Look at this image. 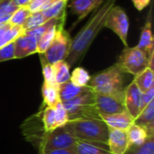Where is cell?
Instances as JSON below:
<instances>
[{
	"label": "cell",
	"mask_w": 154,
	"mask_h": 154,
	"mask_svg": "<svg viewBox=\"0 0 154 154\" xmlns=\"http://www.w3.org/2000/svg\"><path fill=\"white\" fill-rule=\"evenodd\" d=\"M42 122L43 125V131L45 133L51 132V131L55 130L56 128H58L57 123H56L54 107H51V106L45 107L44 111L42 112Z\"/></svg>",
	"instance_id": "28"
},
{
	"label": "cell",
	"mask_w": 154,
	"mask_h": 154,
	"mask_svg": "<svg viewBox=\"0 0 154 154\" xmlns=\"http://www.w3.org/2000/svg\"><path fill=\"white\" fill-rule=\"evenodd\" d=\"M73 149L76 154H111L106 143L77 140Z\"/></svg>",
	"instance_id": "16"
},
{
	"label": "cell",
	"mask_w": 154,
	"mask_h": 154,
	"mask_svg": "<svg viewBox=\"0 0 154 154\" xmlns=\"http://www.w3.org/2000/svg\"><path fill=\"white\" fill-rule=\"evenodd\" d=\"M125 154H154V136H150L142 145L129 146Z\"/></svg>",
	"instance_id": "29"
},
{
	"label": "cell",
	"mask_w": 154,
	"mask_h": 154,
	"mask_svg": "<svg viewBox=\"0 0 154 154\" xmlns=\"http://www.w3.org/2000/svg\"><path fill=\"white\" fill-rule=\"evenodd\" d=\"M63 127L69 134L78 140L107 144L108 127L101 118L71 120L68 121Z\"/></svg>",
	"instance_id": "2"
},
{
	"label": "cell",
	"mask_w": 154,
	"mask_h": 154,
	"mask_svg": "<svg viewBox=\"0 0 154 154\" xmlns=\"http://www.w3.org/2000/svg\"><path fill=\"white\" fill-rule=\"evenodd\" d=\"M58 88H59V96L61 102L68 101L78 97L87 88V87L76 86L70 80L59 85Z\"/></svg>",
	"instance_id": "20"
},
{
	"label": "cell",
	"mask_w": 154,
	"mask_h": 154,
	"mask_svg": "<svg viewBox=\"0 0 154 154\" xmlns=\"http://www.w3.org/2000/svg\"><path fill=\"white\" fill-rule=\"evenodd\" d=\"M100 117L107 127L112 129L126 131L134 124V118L127 111L112 115H100Z\"/></svg>",
	"instance_id": "14"
},
{
	"label": "cell",
	"mask_w": 154,
	"mask_h": 154,
	"mask_svg": "<svg viewBox=\"0 0 154 154\" xmlns=\"http://www.w3.org/2000/svg\"><path fill=\"white\" fill-rule=\"evenodd\" d=\"M134 124L145 130L148 136H154V100L147 105L134 120Z\"/></svg>",
	"instance_id": "15"
},
{
	"label": "cell",
	"mask_w": 154,
	"mask_h": 154,
	"mask_svg": "<svg viewBox=\"0 0 154 154\" xmlns=\"http://www.w3.org/2000/svg\"><path fill=\"white\" fill-rule=\"evenodd\" d=\"M127 138H128V144L129 146L133 145H142L149 137L147 133L143 128L139 125L133 124L127 130Z\"/></svg>",
	"instance_id": "22"
},
{
	"label": "cell",
	"mask_w": 154,
	"mask_h": 154,
	"mask_svg": "<svg viewBox=\"0 0 154 154\" xmlns=\"http://www.w3.org/2000/svg\"><path fill=\"white\" fill-rule=\"evenodd\" d=\"M152 10L149 13V16L145 22V24L142 28L141 36L138 44L136 45L139 49L143 50L149 56L154 51V41L152 32Z\"/></svg>",
	"instance_id": "18"
},
{
	"label": "cell",
	"mask_w": 154,
	"mask_h": 154,
	"mask_svg": "<svg viewBox=\"0 0 154 154\" xmlns=\"http://www.w3.org/2000/svg\"><path fill=\"white\" fill-rule=\"evenodd\" d=\"M116 0H105V2L94 11L88 23L77 33L71 41L69 52L65 60L69 67L74 66L80 61L89 47L105 27V23L111 8L115 5Z\"/></svg>",
	"instance_id": "1"
},
{
	"label": "cell",
	"mask_w": 154,
	"mask_h": 154,
	"mask_svg": "<svg viewBox=\"0 0 154 154\" xmlns=\"http://www.w3.org/2000/svg\"><path fill=\"white\" fill-rule=\"evenodd\" d=\"M105 27L112 30L122 41L125 47L128 46L129 18L125 11L118 5H114L107 15Z\"/></svg>",
	"instance_id": "8"
},
{
	"label": "cell",
	"mask_w": 154,
	"mask_h": 154,
	"mask_svg": "<svg viewBox=\"0 0 154 154\" xmlns=\"http://www.w3.org/2000/svg\"><path fill=\"white\" fill-rule=\"evenodd\" d=\"M56 84L59 86L70 79V67L65 60H60L53 64Z\"/></svg>",
	"instance_id": "24"
},
{
	"label": "cell",
	"mask_w": 154,
	"mask_h": 154,
	"mask_svg": "<svg viewBox=\"0 0 154 154\" xmlns=\"http://www.w3.org/2000/svg\"><path fill=\"white\" fill-rule=\"evenodd\" d=\"M40 60H41L42 68V75H43V79H44L43 82L46 84H50V85H57L55 81L53 65L48 63L45 60L42 54H40Z\"/></svg>",
	"instance_id": "31"
},
{
	"label": "cell",
	"mask_w": 154,
	"mask_h": 154,
	"mask_svg": "<svg viewBox=\"0 0 154 154\" xmlns=\"http://www.w3.org/2000/svg\"><path fill=\"white\" fill-rule=\"evenodd\" d=\"M125 72L116 63L90 78L88 87L95 93L114 95L124 92Z\"/></svg>",
	"instance_id": "3"
},
{
	"label": "cell",
	"mask_w": 154,
	"mask_h": 154,
	"mask_svg": "<svg viewBox=\"0 0 154 154\" xmlns=\"http://www.w3.org/2000/svg\"><path fill=\"white\" fill-rule=\"evenodd\" d=\"M55 111V117H56V123L57 127H63L69 121L68 115L66 112V109L63 106V104L61 101L58 102L54 106Z\"/></svg>",
	"instance_id": "33"
},
{
	"label": "cell",
	"mask_w": 154,
	"mask_h": 154,
	"mask_svg": "<svg viewBox=\"0 0 154 154\" xmlns=\"http://www.w3.org/2000/svg\"><path fill=\"white\" fill-rule=\"evenodd\" d=\"M66 21V16L60 17V18H55L51 24L48 27V29L43 32V34L39 38L37 42V53L39 54H43L50 45L51 44L57 32V27L60 23H65Z\"/></svg>",
	"instance_id": "17"
},
{
	"label": "cell",
	"mask_w": 154,
	"mask_h": 154,
	"mask_svg": "<svg viewBox=\"0 0 154 154\" xmlns=\"http://www.w3.org/2000/svg\"><path fill=\"white\" fill-rule=\"evenodd\" d=\"M15 59H23L37 53V38L24 32L14 41Z\"/></svg>",
	"instance_id": "10"
},
{
	"label": "cell",
	"mask_w": 154,
	"mask_h": 154,
	"mask_svg": "<svg viewBox=\"0 0 154 154\" xmlns=\"http://www.w3.org/2000/svg\"><path fill=\"white\" fill-rule=\"evenodd\" d=\"M48 21L49 20L44 16L42 11L33 12L28 16V18L26 19V21L24 22L22 27L23 28L24 31H30L44 24Z\"/></svg>",
	"instance_id": "26"
},
{
	"label": "cell",
	"mask_w": 154,
	"mask_h": 154,
	"mask_svg": "<svg viewBox=\"0 0 154 154\" xmlns=\"http://www.w3.org/2000/svg\"><path fill=\"white\" fill-rule=\"evenodd\" d=\"M96 108L100 115H112L126 111L125 93L114 95H101L95 93Z\"/></svg>",
	"instance_id": "9"
},
{
	"label": "cell",
	"mask_w": 154,
	"mask_h": 154,
	"mask_svg": "<svg viewBox=\"0 0 154 154\" xmlns=\"http://www.w3.org/2000/svg\"><path fill=\"white\" fill-rule=\"evenodd\" d=\"M105 0H70L68 5L71 12L77 15V22L72 25H77L79 22L84 20L89 14L97 9Z\"/></svg>",
	"instance_id": "12"
},
{
	"label": "cell",
	"mask_w": 154,
	"mask_h": 154,
	"mask_svg": "<svg viewBox=\"0 0 154 154\" xmlns=\"http://www.w3.org/2000/svg\"><path fill=\"white\" fill-rule=\"evenodd\" d=\"M42 93L43 103L47 106L53 107L58 102L60 101L58 85H50L43 82V85L42 87Z\"/></svg>",
	"instance_id": "23"
},
{
	"label": "cell",
	"mask_w": 154,
	"mask_h": 154,
	"mask_svg": "<svg viewBox=\"0 0 154 154\" xmlns=\"http://www.w3.org/2000/svg\"><path fill=\"white\" fill-rule=\"evenodd\" d=\"M59 1L60 0H32L29 4L26 5V6L29 8L31 13H33L38 11H43Z\"/></svg>",
	"instance_id": "32"
},
{
	"label": "cell",
	"mask_w": 154,
	"mask_h": 154,
	"mask_svg": "<svg viewBox=\"0 0 154 154\" xmlns=\"http://www.w3.org/2000/svg\"><path fill=\"white\" fill-rule=\"evenodd\" d=\"M107 146L111 154H125L129 147L126 131L108 128Z\"/></svg>",
	"instance_id": "13"
},
{
	"label": "cell",
	"mask_w": 154,
	"mask_h": 154,
	"mask_svg": "<svg viewBox=\"0 0 154 154\" xmlns=\"http://www.w3.org/2000/svg\"><path fill=\"white\" fill-rule=\"evenodd\" d=\"M1 1H2V0H0V2H1Z\"/></svg>",
	"instance_id": "39"
},
{
	"label": "cell",
	"mask_w": 154,
	"mask_h": 154,
	"mask_svg": "<svg viewBox=\"0 0 154 154\" xmlns=\"http://www.w3.org/2000/svg\"><path fill=\"white\" fill-rule=\"evenodd\" d=\"M142 93L147 91L154 87V71L152 69L147 67L144 70L134 77L133 80Z\"/></svg>",
	"instance_id": "21"
},
{
	"label": "cell",
	"mask_w": 154,
	"mask_h": 154,
	"mask_svg": "<svg viewBox=\"0 0 154 154\" xmlns=\"http://www.w3.org/2000/svg\"><path fill=\"white\" fill-rule=\"evenodd\" d=\"M31 11L29 10V8L26 5H23V6H19L11 15L10 19H9V23L11 24L14 25H17V26H23V24L24 23V22L26 21V19L28 18V16L31 14Z\"/></svg>",
	"instance_id": "30"
},
{
	"label": "cell",
	"mask_w": 154,
	"mask_h": 154,
	"mask_svg": "<svg viewBox=\"0 0 154 154\" xmlns=\"http://www.w3.org/2000/svg\"><path fill=\"white\" fill-rule=\"evenodd\" d=\"M65 23H61L57 27L56 35L48 48V50L42 54L45 60L53 65L60 60H65L71 46V37L68 31L64 28Z\"/></svg>",
	"instance_id": "6"
},
{
	"label": "cell",
	"mask_w": 154,
	"mask_h": 154,
	"mask_svg": "<svg viewBox=\"0 0 154 154\" xmlns=\"http://www.w3.org/2000/svg\"><path fill=\"white\" fill-rule=\"evenodd\" d=\"M25 31L22 26L11 24L9 22L0 25V48L13 42Z\"/></svg>",
	"instance_id": "19"
},
{
	"label": "cell",
	"mask_w": 154,
	"mask_h": 154,
	"mask_svg": "<svg viewBox=\"0 0 154 154\" xmlns=\"http://www.w3.org/2000/svg\"><path fill=\"white\" fill-rule=\"evenodd\" d=\"M39 154H76L75 151L73 148L71 149H66V150H54V151H51L48 152H39Z\"/></svg>",
	"instance_id": "37"
},
{
	"label": "cell",
	"mask_w": 154,
	"mask_h": 154,
	"mask_svg": "<svg viewBox=\"0 0 154 154\" xmlns=\"http://www.w3.org/2000/svg\"><path fill=\"white\" fill-rule=\"evenodd\" d=\"M15 59L14 42L0 48V62Z\"/></svg>",
	"instance_id": "34"
},
{
	"label": "cell",
	"mask_w": 154,
	"mask_h": 154,
	"mask_svg": "<svg viewBox=\"0 0 154 154\" xmlns=\"http://www.w3.org/2000/svg\"><path fill=\"white\" fill-rule=\"evenodd\" d=\"M32 0H14V4L17 6H23V5H26L27 4H29Z\"/></svg>",
	"instance_id": "38"
},
{
	"label": "cell",
	"mask_w": 154,
	"mask_h": 154,
	"mask_svg": "<svg viewBox=\"0 0 154 154\" xmlns=\"http://www.w3.org/2000/svg\"><path fill=\"white\" fill-rule=\"evenodd\" d=\"M91 76L82 67H77L73 69L72 73L70 74V81L79 87H88V82L90 80Z\"/></svg>",
	"instance_id": "27"
},
{
	"label": "cell",
	"mask_w": 154,
	"mask_h": 154,
	"mask_svg": "<svg viewBox=\"0 0 154 154\" xmlns=\"http://www.w3.org/2000/svg\"><path fill=\"white\" fill-rule=\"evenodd\" d=\"M77 140L64 127H58L51 132L42 134L39 143V152L44 153L54 150L71 149Z\"/></svg>",
	"instance_id": "7"
},
{
	"label": "cell",
	"mask_w": 154,
	"mask_h": 154,
	"mask_svg": "<svg viewBox=\"0 0 154 154\" xmlns=\"http://www.w3.org/2000/svg\"><path fill=\"white\" fill-rule=\"evenodd\" d=\"M154 100V87L151 88L147 91L142 94V102H141V108L142 110L149 105L152 101Z\"/></svg>",
	"instance_id": "35"
},
{
	"label": "cell",
	"mask_w": 154,
	"mask_h": 154,
	"mask_svg": "<svg viewBox=\"0 0 154 154\" xmlns=\"http://www.w3.org/2000/svg\"><path fill=\"white\" fill-rule=\"evenodd\" d=\"M125 105L126 111L132 116V117L136 118L141 113V102H142V92L133 81L125 89Z\"/></svg>",
	"instance_id": "11"
},
{
	"label": "cell",
	"mask_w": 154,
	"mask_h": 154,
	"mask_svg": "<svg viewBox=\"0 0 154 154\" xmlns=\"http://www.w3.org/2000/svg\"><path fill=\"white\" fill-rule=\"evenodd\" d=\"M67 4H68V0H60L42 12L43 13L44 16L48 20H51L52 18H60L66 16Z\"/></svg>",
	"instance_id": "25"
},
{
	"label": "cell",
	"mask_w": 154,
	"mask_h": 154,
	"mask_svg": "<svg viewBox=\"0 0 154 154\" xmlns=\"http://www.w3.org/2000/svg\"><path fill=\"white\" fill-rule=\"evenodd\" d=\"M134 5V7L138 10V11H143L144 8H146L150 3L151 0H131Z\"/></svg>",
	"instance_id": "36"
},
{
	"label": "cell",
	"mask_w": 154,
	"mask_h": 154,
	"mask_svg": "<svg viewBox=\"0 0 154 154\" xmlns=\"http://www.w3.org/2000/svg\"><path fill=\"white\" fill-rule=\"evenodd\" d=\"M64 108L66 109L69 121L77 119H88V118H101L95 105V92L87 87L78 97L62 102Z\"/></svg>",
	"instance_id": "4"
},
{
	"label": "cell",
	"mask_w": 154,
	"mask_h": 154,
	"mask_svg": "<svg viewBox=\"0 0 154 154\" xmlns=\"http://www.w3.org/2000/svg\"><path fill=\"white\" fill-rule=\"evenodd\" d=\"M116 64L125 73L135 77L148 67V55L137 46H127L118 56Z\"/></svg>",
	"instance_id": "5"
}]
</instances>
